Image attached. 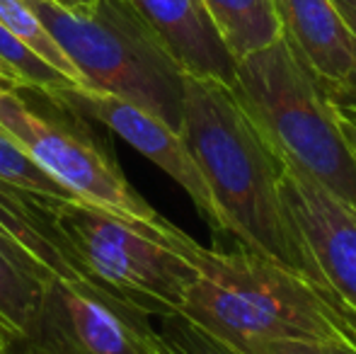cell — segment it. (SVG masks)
I'll use <instances>...</instances> for the list:
<instances>
[{"label":"cell","mask_w":356,"mask_h":354,"mask_svg":"<svg viewBox=\"0 0 356 354\" xmlns=\"http://www.w3.org/2000/svg\"><path fill=\"white\" fill-rule=\"evenodd\" d=\"M179 134L207 179L223 233L305 282L332 311L356 325L291 218L272 143L235 90L211 78H184Z\"/></svg>","instance_id":"1"},{"label":"cell","mask_w":356,"mask_h":354,"mask_svg":"<svg viewBox=\"0 0 356 354\" xmlns=\"http://www.w3.org/2000/svg\"><path fill=\"white\" fill-rule=\"evenodd\" d=\"M199 269L179 316L228 345L248 340L342 342L356 352V325L327 306L313 289L240 243L213 250L194 243Z\"/></svg>","instance_id":"2"},{"label":"cell","mask_w":356,"mask_h":354,"mask_svg":"<svg viewBox=\"0 0 356 354\" xmlns=\"http://www.w3.org/2000/svg\"><path fill=\"white\" fill-rule=\"evenodd\" d=\"M83 76L85 88L138 104L182 129L184 78L153 29L124 0H97L71 13L51 0H24Z\"/></svg>","instance_id":"3"},{"label":"cell","mask_w":356,"mask_h":354,"mask_svg":"<svg viewBox=\"0 0 356 354\" xmlns=\"http://www.w3.org/2000/svg\"><path fill=\"white\" fill-rule=\"evenodd\" d=\"M233 90L286 158L356 211V156L330 112L323 88L284 34L267 49L235 61Z\"/></svg>","instance_id":"4"},{"label":"cell","mask_w":356,"mask_h":354,"mask_svg":"<svg viewBox=\"0 0 356 354\" xmlns=\"http://www.w3.org/2000/svg\"><path fill=\"white\" fill-rule=\"evenodd\" d=\"M47 207L58 233L107 291L148 318L179 313L199 277L189 255L197 241L182 228L129 221L83 199Z\"/></svg>","instance_id":"5"},{"label":"cell","mask_w":356,"mask_h":354,"mask_svg":"<svg viewBox=\"0 0 356 354\" xmlns=\"http://www.w3.org/2000/svg\"><path fill=\"white\" fill-rule=\"evenodd\" d=\"M0 127L78 199L136 223H168L131 187L112 153L97 138L83 131L80 124L29 104L22 90L0 92Z\"/></svg>","instance_id":"6"},{"label":"cell","mask_w":356,"mask_h":354,"mask_svg":"<svg viewBox=\"0 0 356 354\" xmlns=\"http://www.w3.org/2000/svg\"><path fill=\"white\" fill-rule=\"evenodd\" d=\"M13 354H168L141 311L85 287L44 284L24 342Z\"/></svg>","instance_id":"7"},{"label":"cell","mask_w":356,"mask_h":354,"mask_svg":"<svg viewBox=\"0 0 356 354\" xmlns=\"http://www.w3.org/2000/svg\"><path fill=\"white\" fill-rule=\"evenodd\" d=\"M44 99L75 114V117L97 119L99 124L112 129L119 138H124L129 146L136 148L150 163H155L165 175L172 177L189 194V199L194 202L197 211L207 218L209 226L216 233H223L218 209H216L209 184L199 170L197 161L189 153L182 134L168 127L163 119L145 112L138 104L88 88H63Z\"/></svg>","instance_id":"8"},{"label":"cell","mask_w":356,"mask_h":354,"mask_svg":"<svg viewBox=\"0 0 356 354\" xmlns=\"http://www.w3.org/2000/svg\"><path fill=\"white\" fill-rule=\"evenodd\" d=\"M272 148L291 218L342 306L356 318V211L305 175L274 143Z\"/></svg>","instance_id":"9"},{"label":"cell","mask_w":356,"mask_h":354,"mask_svg":"<svg viewBox=\"0 0 356 354\" xmlns=\"http://www.w3.org/2000/svg\"><path fill=\"white\" fill-rule=\"evenodd\" d=\"M282 32L323 92L356 97V37L334 0H274Z\"/></svg>","instance_id":"10"},{"label":"cell","mask_w":356,"mask_h":354,"mask_svg":"<svg viewBox=\"0 0 356 354\" xmlns=\"http://www.w3.org/2000/svg\"><path fill=\"white\" fill-rule=\"evenodd\" d=\"M47 204L49 202L34 199L19 189L10 187V184L0 182V243L8 246L13 252H17L34 269H39L44 277L61 279V282L85 287L95 293L122 301L112 291H107L80 262V257L73 252L66 238L58 233Z\"/></svg>","instance_id":"11"},{"label":"cell","mask_w":356,"mask_h":354,"mask_svg":"<svg viewBox=\"0 0 356 354\" xmlns=\"http://www.w3.org/2000/svg\"><path fill=\"white\" fill-rule=\"evenodd\" d=\"M153 29L187 76L235 86V58L202 0H124Z\"/></svg>","instance_id":"12"},{"label":"cell","mask_w":356,"mask_h":354,"mask_svg":"<svg viewBox=\"0 0 356 354\" xmlns=\"http://www.w3.org/2000/svg\"><path fill=\"white\" fill-rule=\"evenodd\" d=\"M47 282L51 279L0 243V354L24 342Z\"/></svg>","instance_id":"13"},{"label":"cell","mask_w":356,"mask_h":354,"mask_svg":"<svg viewBox=\"0 0 356 354\" xmlns=\"http://www.w3.org/2000/svg\"><path fill=\"white\" fill-rule=\"evenodd\" d=\"M216 32L235 61L282 39L274 0H202Z\"/></svg>","instance_id":"14"},{"label":"cell","mask_w":356,"mask_h":354,"mask_svg":"<svg viewBox=\"0 0 356 354\" xmlns=\"http://www.w3.org/2000/svg\"><path fill=\"white\" fill-rule=\"evenodd\" d=\"M0 73L17 90H29L39 97H51L63 88H78L32 49L24 47L5 24H0Z\"/></svg>","instance_id":"15"},{"label":"cell","mask_w":356,"mask_h":354,"mask_svg":"<svg viewBox=\"0 0 356 354\" xmlns=\"http://www.w3.org/2000/svg\"><path fill=\"white\" fill-rule=\"evenodd\" d=\"M0 182L42 202H73L68 187L56 182L3 127H0Z\"/></svg>","instance_id":"16"},{"label":"cell","mask_w":356,"mask_h":354,"mask_svg":"<svg viewBox=\"0 0 356 354\" xmlns=\"http://www.w3.org/2000/svg\"><path fill=\"white\" fill-rule=\"evenodd\" d=\"M0 24H5L24 47L32 49L39 58H44L49 66L63 73L68 81H73L78 88H85L83 76L75 71L71 58L66 56V51L58 47V42L47 29V24L32 13V8L24 0H0Z\"/></svg>","instance_id":"17"},{"label":"cell","mask_w":356,"mask_h":354,"mask_svg":"<svg viewBox=\"0 0 356 354\" xmlns=\"http://www.w3.org/2000/svg\"><path fill=\"white\" fill-rule=\"evenodd\" d=\"M158 335L168 354H243L179 313L160 318Z\"/></svg>","instance_id":"18"},{"label":"cell","mask_w":356,"mask_h":354,"mask_svg":"<svg viewBox=\"0 0 356 354\" xmlns=\"http://www.w3.org/2000/svg\"><path fill=\"white\" fill-rule=\"evenodd\" d=\"M230 347L243 354H320V345L296 340H248Z\"/></svg>","instance_id":"19"},{"label":"cell","mask_w":356,"mask_h":354,"mask_svg":"<svg viewBox=\"0 0 356 354\" xmlns=\"http://www.w3.org/2000/svg\"><path fill=\"white\" fill-rule=\"evenodd\" d=\"M325 99H327V107L334 117L342 119V122H347V124H352V127L356 129V97H352V95L325 92Z\"/></svg>","instance_id":"20"},{"label":"cell","mask_w":356,"mask_h":354,"mask_svg":"<svg viewBox=\"0 0 356 354\" xmlns=\"http://www.w3.org/2000/svg\"><path fill=\"white\" fill-rule=\"evenodd\" d=\"M51 3L61 5L63 10H71V13H83V10H90L97 0H51Z\"/></svg>","instance_id":"21"},{"label":"cell","mask_w":356,"mask_h":354,"mask_svg":"<svg viewBox=\"0 0 356 354\" xmlns=\"http://www.w3.org/2000/svg\"><path fill=\"white\" fill-rule=\"evenodd\" d=\"M334 119H337V117H334ZM337 124H339V129H342L344 138H347L349 148H352V151H354V156H356V129L352 127V124L342 122V119H337Z\"/></svg>","instance_id":"22"},{"label":"cell","mask_w":356,"mask_h":354,"mask_svg":"<svg viewBox=\"0 0 356 354\" xmlns=\"http://www.w3.org/2000/svg\"><path fill=\"white\" fill-rule=\"evenodd\" d=\"M320 354H356L352 347L342 345V342H330V345H320Z\"/></svg>","instance_id":"23"},{"label":"cell","mask_w":356,"mask_h":354,"mask_svg":"<svg viewBox=\"0 0 356 354\" xmlns=\"http://www.w3.org/2000/svg\"><path fill=\"white\" fill-rule=\"evenodd\" d=\"M337 8H339V13H342L344 22L349 24V29H352V34L356 37V10L349 8V5H342V3H337Z\"/></svg>","instance_id":"24"},{"label":"cell","mask_w":356,"mask_h":354,"mask_svg":"<svg viewBox=\"0 0 356 354\" xmlns=\"http://www.w3.org/2000/svg\"><path fill=\"white\" fill-rule=\"evenodd\" d=\"M3 90H17V88H15L13 83H10L8 78L3 76V73H0V92H3Z\"/></svg>","instance_id":"25"},{"label":"cell","mask_w":356,"mask_h":354,"mask_svg":"<svg viewBox=\"0 0 356 354\" xmlns=\"http://www.w3.org/2000/svg\"><path fill=\"white\" fill-rule=\"evenodd\" d=\"M334 3H342V5H349V8L356 10V0H334Z\"/></svg>","instance_id":"26"},{"label":"cell","mask_w":356,"mask_h":354,"mask_svg":"<svg viewBox=\"0 0 356 354\" xmlns=\"http://www.w3.org/2000/svg\"><path fill=\"white\" fill-rule=\"evenodd\" d=\"M165 352H168V350H165Z\"/></svg>","instance_id":"27"}]
</instances>
